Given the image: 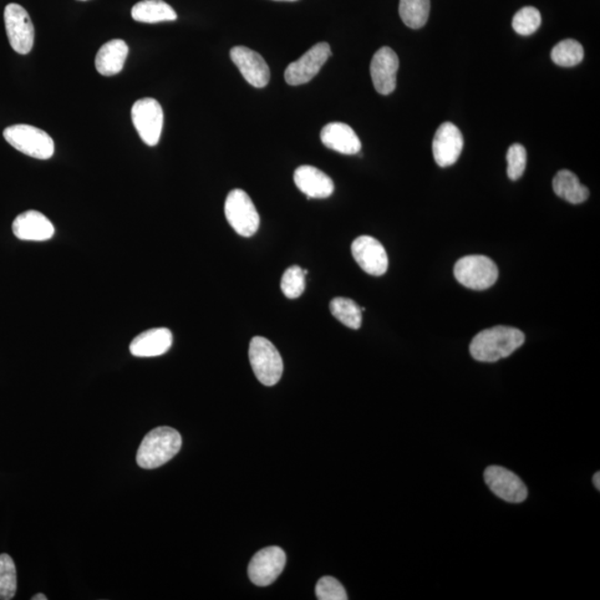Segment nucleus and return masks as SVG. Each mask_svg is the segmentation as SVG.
<instances>
[{
	"label": "nucleus",
	"instance_id": "obj_1",
	"mask_svg": "<svg viewBox=\"0 0 600 600\" xmlns=\"http://www.w3.org/2000/svg\"><path fill=\"white\" fill-rule=\"evenodd\" d=\"M525 343L522 330L495 326L477 334L471 343L472 358L481 363H495L508 357Z\"/></svg>",
	"mask_w": 600,
	"mask_h": 600
},
{
	"label": "nucleus",
	"instance_id": "obj_2",
	"mask_svg": "<svg viewBox=\"0 0 600 600\" xmlns=\"http://www.w3.org/2000/svg\"><path fill=\"white\" fill-rule=\"evenodd\" d=\"M181 436L171 427L152 429L141 441L137 451V464L145 470H154L174 459L181 449Z\"/></svg>",
	"mask_w": 600,
	"mask_h": 600
},
{
	"label": "nucleus",
	"instance_id": "obj_3",
	"mask_svg": "<svg viewBox=\"0 0 600 600\" xmlns=\"http://www.w3.org/2000/svg\"><path fill=\"white\" fill-rule=\"evenodd\" d=\"M4 139L15 150L37 160L52 159L55 144L43 129L30 125H14L4 130Z\"/></svg>",
	"mask_w": 600,
	"mask_h": 600
},
{
	"label": "nucleus",
	"instance_id": "obj_4",
	"mask_svg": "<svg viewBox=\"0 0 600 600\" xmlns=\"http://www.w3.org/2000/svg\"><path fill=\"white\" fill-rule=\"evenodd\" d=\"M249 360L253 374L263 385L274 386L281 380L284 363L281 354L268 339L256 336L249 345Z\"/></svg>",
	"mask_w": 600,
	"mask_h": 600
},
{
	"label": "nucleus",
	"instance_id": "obj_5",
	"mask_svg": "<svg viewBox=\"0 0 600 600\" xmlns=\"http://www.w3.org/2000/svg\"><path fill=\"white\" fill-rule=\"evenodd\" d=\"M454 274L457 281L474 291H485L494 286L498 268L491 258L482 255L466 256L456 263Z\"/></svg>",
	"mask_w": 600,
	"mask_h": 600
},
{
	"label": "nucleus",
	"instance_id": "obj_6",
	"mask_svg": "<svg viewBox=\"0 0 600 600\" xmlns=\"http://www.w3.org/2000/svg\"><path fill=\"white\" fill-rule=\"evenodd\" d=\"M225 215L233 231L243 237L255 235L259 223H261L258 212L251 197L242 190H233L228 194L225 202Z\"/></svg>",
	"mask_w": 600,
	"mask_h": 600
},
{
	"label": "nucleus",
	"instance_id": "obj_7",
	"mask_svg": "<svg viewBox=\"0 0 600 600\" xmlns=\"http://www.w3.org/2000/svg\"><path fill=\"white\" fill-rule=\"evenodd\" d=\"M131 119L142 141L149 146L159 144L164 126V111L154 98L137 100L131 109Z\"/></svg>",
	"mask_w": 600,
	"mask_h": 600
},
{
	"label": "nucleus",
	"instance_id": "obj_8",
	"mask_svg": "<svg viewBox=\"0 0 600 600\" xmlns=\"http://www.w3.org/2000/svg\"><path fill=\"white\" fill-rule=\"evenodd\" d=\"M4 19L9 44L15 52L20 55L32 52L35 28L27 10L18 4H8L5 8Z\"/></svg>",
	"mask_w": 600,
	"mask_h": 600
},
{
	"label": "nucleus",
	"instance_id": "obj_9",
	"mask_svg": "<svg viewBox=\"0 0 600 600\" xmlns=\"http://www.w3.org/2000/svg\"><path fill=\"white\" fill-rule=\"evenodd\" d=\"M330 56L332 50L329 44L323 42L313 46L296 62L288 65L284 70V80L292 86L309 83L319 73Z\"/></svg>",
	"mask_w": 600,
	"mask_h": 600
},
{
	"label": "nucleus",
	"instance_id": "obj_10",
	"mask_svg": "<svg viewBox=\"0 0 600 600\" xmlns=\"http://www.w3.org/2000/svg\"><path fill=\"white\" fill-rule=\"evenodd\" d=\"M284 565H286V553L282 548L276 546L264 548L255 553L249 563V578L257 586H269L281 576Z\"/></svg>",
	"mask_w": 600,
	"mask_h": 600
},
{
	"label": "nucleus",
	"instance_id": "obj_11",
	"mask_svg": "<svg viewBox=\"0 0 600 600\" xmlns=\"http://www.w3.org/2000/svg\"><path fill=\"white\" fill-rule=\"evenodd\" d=\"M488 488L501 500L520 503L526 501L528 491L515 472L501 466H490L484 472Z\"/></svg>",
	"mask_w": 600,
	"mask_h": 600
},
{
	"label": "nucleus",
	"instance_id": "obj_12",
	"mask_svg": "<svg viewBox=\"0 0 600 600\" xmlns=\"http://www.w3.org/2000/svg\"><path fill=\"white\" fill-rule=\"evenodd\" d=\"M352 253L356 263L365 273L373 276H381L388 272V253L378 239L370 236L356 238L352 245Z\"/></svg>",
	"mask_w": 600,
	"mask_h": 600
},
{
	"label": "nucleus",
	"instance_id": "obj_13",
	"mask_svg": "<svg viewBox=\"0 0 600 600\" xmlns=\"http://www.w3.org/2000/svg\"><path fill=\"white\" fill-rule=\"evenodd\" d=\"M398 69V56L393 49L381 47L374 55L370 64V75L375 89L380 95H389L396 89Z\"/></svg>",
	"mask_w": 600,
	"mask_h": 600
},
{
	"label": "nucleus",
	"instance_id": "obj_14",
	"mask_svg": "<svg viewBox=\"0 0 600 600\" xmlns=\"http://www.w3.org/2000/svg\"><path fill=\"white\" fill-rule=\"evenodd\" d=\"M231 58L249 84L256 88H266L271 69L261 55L243 46H236L231 50Z\"/></svg>",
	"mask_w": 600,
	"mask_h": 600
},
{
	"label": "nucleus",
	"instance_id": "obj_15",
	"mask_svg": "<svg viewBox=\"0 0 600 600\" xmlns=\"http://www.w3.org/2000/svg\"><path fill=\"white\" fill-rule=\"evenodd\" d=\"M462 149H464V139L459 127L451 123H444L437 129L433 141L437 165L440 167L454 165L459 160Z\"/></svg>",
	"mask_w": 600,
	"mask_h": 600
},
{
	"label": "nucleus",
	"instance_id": "obj_16",
	"mask_svg": "<svg viewBox=\"0 0 600 600\" xmlns=\"http://www.w3.org/2000/svg\"><path fill=\"white\" fill-rule=\"evenodd\" d=\"M13 232L20 241L46 242L54 236L55 227L42 212L28 211L14 221Z\"/></svg>",
	"mask_w": 600,
	"mask_h": 600
},
{
	"label": "nucleus",
	"instance_id": "obj_17",
	"mask_svg": "<svg viewBox=\"0 0 600 600\" xmlns=\"http://www.w3.org/2000/svg\"><path fill=\"white\" fill-rule=\"evenodd\" d=\"M294 181L298 190L308 198L324 200V198L332 196L335 190L332 178L319 171L318 168L309 165L298 167L295 171Z\"/></svg>",
	"mask_w": 600,
	"mask_h": 600
},
{
	"label": "nucleus",
	"instance_id": "obj_18",
	"mask_svg": "<svg viewBox=\"0 0 600 600\" xmlns=\"http://www.w3.org/2000/svg\"><path fill=\"white\" fill-rule=\"evenodd\" d=\"M172 345V334L167 328H154L141 333L130 344V353L135 357L149 358L164 355Z\"/></svg>",
	"mask_w": 600,
	"mask_h": 600
},
{
	"label": "nucleus",
	"instance_id": "obj_19",
	"mask_svg": "<svg viewBox=\"0 0 600 600\" xmlns=\"http://www.w3.org/2000/svg\"><path fill=\"white\" fill-rule=\"evenodd\" d=\"M320 140L329 150L344 155H356L362 150V142L352 127L344 123H330L324 127Z\"/></svg>",
	"mask_w": 600,
	"mask_h": 600
},
{
	"label": "nucleus",
	"instance_id": "obj_20",
	"mask_svg": "<svg viewBox=\"0 0 600 600\" xmlns=\"http://www.w3.org/2000/svg\"><path fill=\"white\" fill-rule=\"evenodd\" d=\"M129 48L124 40L113 39L101 46L96 55L95 66L103 76H115L124 68Z\"/></svg>",
	"mask_w": 600,
	"mask_h": 600
},
{
	"label": "nucleus",
	"instance_id": "obj_21",
	"mask_svg": "<svg viewBox=\"0 0 600 600\" xmlns=\"http://www.w3.org/2000/svg\"><path fill=\"white\" fill-rule=\"evenodd\" d=\"M131 17L139 23L156 24L174 22L177 14L164 0H141L131 9Z\"/></svg>",
	"mask_w": 600,
	"mask_h": 600
},
{
	"label": "nucleus",
	"instance_id": "obj_22",
	"mask_svg": "<svg viewBox=\"0 0 600 600\" xmlns=\"http://www.w3.org/2000/svg\"><path fill=\"white\" fill-rule=\"evenodd\" d=\"M553 188L558 197L574 205L587 201L589 197L588 188L581 184L574 172L566 170L557 172L553 181Z\"/></svg>",
	"mask_w": 600,
	"mask_h": 600
},
{
	"label": "nucleus",
	"instance_id": "obj_23",
	"mask_svg": "<svg viewBox=\"0 0 600 600\" xmlns=\"http://www.w3.org/2000/svg\"><path fill=\"white\" fill-rule=\"evenodd\" d=\"M430 0H400L399 16L407 27L419 29L429 20Z\"/></svg>",
	"mask_w": 600,
	"mask_h": 600
},
{
	"label": "nucleus",
	"instance_id": "obj_24",
	"mask_svg": "<svg viewBox=\"0 0 600 600\" xmlns=\"http://www.w3.org/2000/svg\"><path fill=\"white\" fill-rule=\"evenodd\" d=\"M330 313L346 327L359 329L363 323V310L354 300L349 298H334L329 305Z\"/></svg>",
	"mask_w": 600,
	"mask_h": 600
},
{
	"label": "nucleus",
	"instance_id": "obj_25",
	"mask_svg": "<svg viewBox=\"0 0 600 600\" xmlns=\"http://www.w3.org/2000/svg\"><path fill=\"white\" fill-rule=\"evenodd\" d=\"M551 56L553 62L561 67H574L583 62L584 48L577 40L565 39L553 48Z\"/></svg>",
	"mask_w": 600,
	"mask_h": 600
},
{
	"label": "nucleus",
	"instance_id": "obj_26",
	"mask_svg": "<svg viewBox=\"0 0 600 600\" xmlns=\"http://www.w3.org/2000/svg\"><path fill=\"white\" fill-rule=\"evenodd\" d=\"M17 591L16 566L13 558L3 553L0 555V599L10 600Z\"/></svg>",
	"mask_w": 600,
	"mask_h": 600
},
{
	"label": "nucleus",
	"instance_id": "obj_27",
	"mask_svg": "<svg viewBox=\"0 0 600 600\" xmlns=\"http://www.w3.org/2000/svg\"><path fill=\"white\" fill-rule=\"evenodd\" d=\"M542 16L535 7H523L512 18V28L517 34L530 36L541 27Z\"/></svg>",
	"mask_w": 600,
	"mask_h": 600
},
{
	"label": "nucleus",
	"instance_id": "obj_28",
	"mask_svg": "<svg viewBox=\"0 0 600 600\" xmlns=\"http://www.w3.org/2000/svg\"><path fill=\"white\" fill-rule=\"evenodd\" d=\"M282 291L289 299L302 296L306 288V274L299 266H292L284 273L281 284Z\"/></svg>",
	"mask_w": 600,
	"mask_h": 600
},
{
	"label": "nucleus",
	"instance_id": "obj_29",
	"mask_svg": "<svg viewBox=\"0 0 600 600\" xmlns=\"http://www.w3.org/2000/svg\"><path fill=\"white\" fill-rule=\"evenodd\" d=\"M507 175L512 181H518L526 170L527 152L521 144H513L507 151Z\"/></svg>",
	"mask_w": 600,
	"mask_h": 600
},
{
	"label": "nucleus",
	"instance_id": "obj_30",
	"mask_svg": "<svg viewBox=\"0 0 600 600\" xmlns=\"http://www.w3.org/2000/svg\"><path fill=\"white\" fill-rule=\"evenodd\" d=\"M316 597L319 600H347V593L342 584L334 577H323L316 584Z\"/></svg>",
	"mask_w": 600,
	"mask_h": 600
},
{
	"label": "nucleus",
	"instance_id": "obj_31",
	"mask_svg": "<svg viewBox=\"0 0 600 600\" xmlns=\"http://www.w3.org/2000/svg\"><path fill=\"white\" fill-rule=\"evenodd\" d=\"M594 486L597 488V491L600 490V472L597 471L593 478Z\"/></svg>",
	"mask_w": 600,
	"mask_h": 600
},
{
	"label": "nucleus",
	"instance_id": "obj_32",
	"mask_svg": "<svg viewBox=\"0 0 600 600\" xmlns=\"http://www.w3.org/2000/svg\"><path fill=\"white\" fill-rule=\"evenodd\" d=\"M32 599L33 600H47L48 598L46 597L45 595H43V594H38V595H36V596H34Z\"/></svg>",
	"mask_w": 600,
	"mask_h": 600
},
{
	"label": "nucleus",
	"instance_id": "obj_33",
	"mask_svg": "<svg viewBox=\"0 0 600 600\" xmlns=\"http://www.w3.org/2000/svg\"><path fill=\"white\" fill-rule=\"evenodd\" d=\"M276 2H297V0H276Z\"/></svg>",
	"mask_w": 600,
	"mask_h": 600
},
{
	"label": "nucleus",
	"instance_id": "obj_34",
	"mask_svg": "<svg viewBox=\"0 0 600 600\" xmlns=\"http://www.w3.org/2000/svg\"><path fill=\"white\" fill-rule=\"evenodd\" d=\"M79 2H88V0H79Z\"/></svg>",
	"mask_w": 600,
	"mask_h": 600
}]
</instances>
